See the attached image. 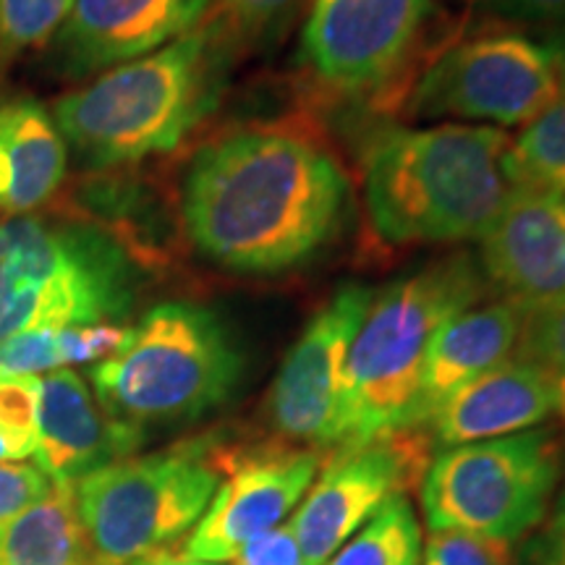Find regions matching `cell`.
<instances>
[{
  "label": "cell",
  "instance_id": "1",
  "mask_svg": "<svg viewBox=\"0 0 565 565\" xmlns=\"http://www.w3.org/2000/svg\"><path fill=\"white\" fill-rule=\"evenodd\" d=\"M349 179L294 126L254 124L210 139L181 183L194 249L233 273L275 275L315 257L341 231Z\"/></svg>",
  "mask_w": 565,
  "mask_h": 565
},
{
  "label": "cell",
  "instance_id": "2",
  "mask_svg": "<svg viewBox=\"0 0 565 565\" xmlns=\"http://www.w3.org/2000/svg\"><path fill=\"white\" fill-rule=\"evenodd\" d=\"M233 40L225 19L210 17L171 45L63 95L53 118L66 147L103 171L179 150L221 103Z\"/></svg>",
  "mask_w": 565,
  "mask_h": 565
},
{
  "label": "cell",
  "instance_id": "3",
  "mask_svg": "<svg viewBox=\"0 0 565 565\" xmlns=\"http://www.w3.org/2000/svg\"><path fill=\"white\" fill-rule=\"evenodd\" d=\"M503 129L437 124L387 129L364 152L372 231L393 246L482 238L519 192Z\"/></svg>",
  "mask_w": 565,
  "mask_h": 565
},
{
  "label": "cell",
  "instance_id": "4",
  "mask_svg": "<svg viewBox=\"0 0 565 565\" xmlns=\"http://www.w3.org/2000/svg\"><path fill=\"white\" fill-rule=\"evenodd\" d=\"M482 294L466 257L437 263L374 294L345 362L333 445L353 450L398 433H414L429 343L440 324Z\"/></svg>",
  "mask_w": 565,
  "mask_h": 565
},
{
  "label": "cell",
  "instance_id": "5",
  "mask_svg": "<svg viewBox=\"0 0 565 565\" xmlns=\"http://www.w3.org/2000/svg\"><path fill=\"white\" fill-rule=\"evenodd\" d=\"M137 296L126 244L97 223L30 212L0 223V341L116 324Z\"/></svg>",
  "mask_w": 565,
  "mask_h": 565
},
{
  "label": "cell",
  "instance_id": "6",
  "mask_svg": "<svg viewBox=\"0 0 565 565\" xmlns=\"http://www.w3.org/2000/svg\"><path fill=\"white\" fill-rule=\"evenodd\" d=\"M242 377V353L212 309L166 301L126 328L124 343L89 372L105 412L147 427L200 419L223 406Z\"/></svg>",
  "mask_w": 565,
  "mask_h": 565
},
{
  "label": "cell",
  "instance_id": "7",
  "mask_svg": "<svg viewBox=\"0 0 565 565\" xmlns=\"http://www.w3.org/2000/svg\"><path fill=\"white\" fill-rule=\"evenodd\" d=\"M210 437L103 466L74 484L87 565H134L192 532L221 484Z\"/></svg>",
  "mask_w": 565,
  "mask_h": 565
},
{
  "label": "cell",
  "instance_id": "8",
  "mask_svg": "<svg viewBox=\"0 0 565 565\" xmlns=\"http://www.w3.org/2000/svg\"><path fill=\"white\" fill-rule=\"evenodd\" d=\"M561 477V448L547 429L445 448L424 471L429 529L521 540L547 515Z\"/></svg>",
  "mask_w": 565,
  "mask_h": 565
},
{
  "label": "cell",
  "instance_id": "9",
  "mask_svg": "<svg viewBox=\"0 0 565 565\" xmlns=\"http://www.w3.org/2000/svg\"><path fill=\"white\" fill-rule=\"evenodd\" d=\"M565 92L555 45L492 32L458 42L416 82L412 116L458 118L471 126H524Z\"/></svg>",
  "mask_w": 565,
  "mask_h": 565
},
{
  "label": "cell",
  "instance_id": "10",
  "mask_svg": "<svg viewBox=\"0 0 565 565\" xmlns=\"http://www.w3.org/2000/svg\"><path fill=\"white\" fill-rule=\"evenodd\" d=\"M433 17L435 0H312L301 61L335 95H385L408 68Z\"/></svg>",
  "mask_w": 565,
  "mask_h": 565
},
{
  "label": "cell",
  "instance_id": "11",
  "mask_svg": "<svg viewBox=\"0 0 565 565\" xmlns=\"http://www.w3.org/2000/svg\"><path fill=\"white\" fill-rule=\"evenodd\" d=\"M322 458L315 448L267 443L217 450L221 484L183 545L194 563H233L259 534L280 526L315 482Z\"/></svg>",
  "mask_w": 565,
  "mask_h": 565
},
{
  "label": "cell",
  "instance_id": "12",
  "mask_svg": "<svg viewBox=\"0 0 565 565\" xmlns=\"http://www.w3.org/2000/svg\"><path fill=\"white\" fill-rule=\"evenodd\" d=\"M427 471V445L416 433L338 450L299 511L288 521L303 565H324L387 500L406 494Z\"/></svg>",
  "mask_w": 565,
  "mask_h": 565
},
{
  "label": "cell",
  "instance_id": "13",
  "mask_svg": "<svg viewBox=\"0 0 565 565\" xmlns=\"http://www.w3.org/2000/svg\"><path fill=\"white\" fill-rule=\"evenodd\" d=\"M372 299L366 286L338 288L288 351L270 391V419L288 443L333 445L345 362Z\"/></svg>",
  "mask_w": 565,
  "mask_h": 565
},
{
  "label": "cell",
  "instance_id": "14",
  "mask_svg": "<svg viewBox=\"0 0 565 565\" xmlns=\"http://www.w3.org/2000/svg\"><path fill=\"white\" fill-rule=\"evenodd\" d=\"M217 0H74L47 45L51 66L66 79L103 74L145 58L194 32Z\"/></svg>",
  "mask_w": 565,
  "mask_h": 565
},
{
  "label": "cell",
  "instance_id": "15",
  "mask_svg": "<svg viewBox=\"0 0 565 565\" xmlns=\"http://www.w3.org/2000/svg\"><path fill=\"white\" fill-rule=\"evenodd\" d=\"M479 242L484 275L508 301L565 299V196L519 189Z\"/></svg>",
  "mask_w": 565,
  "mask_h": 565
},
{
  "label": "cell",
  "instance_id": "16",
  "mask_svg": "<svg viewBox=\"0 0 565 565\" xmlns=\"http://www.w3.org/2000/svg\"><path fill=\"white\" fill-rule=\"evenodd\" d=\"M145 433L105 412L87 380L55 370L40 387V448L34 463L55 484L74 487L92 471L129 458Z\"/></svg>",
  "mask_w": 565,
  "mask_h": 565
},
{
  "label": "cell",
  "instance_id": "17",
  "mask_svg": "<svg viewBox=\"0 0 565 565\" xmlns=\"http://www.w3.org/2000/svg\"><path fill=\"white\" fill-rule=\"evenodd\" d=\"M521 324L524 307L508 299L466 307L440 324L424 364L412 422L414 433L429 424L450 395L513 356Z\"/></svg>",
  "mask_w": 565,
  "mask_h": 565
},
{
  "label": "cell",
  "instance_id": "18",
  "mask_svg": "<svg viewBox=\"0 0 565 565\" xmlns=\"http://www.w3.org/2000/svg\"><path fill=\"white\" fill-rule=\"evenodd\" d=\"M550 414H555V398L547 380L524 359L511 356L450 395L429 427L437 448H456L526 433Z\"/></svg>",
  "mask_w": 565,
  "mask_h": 565
},
{
  "label": "cell",
  "instance_id": "19",
  "mask_svg": "<svg viewBox=\"0 0 565 565\" xmlns=\"http://www.w3.org/2000/svg\"><path fill=\"white\" fill-rule=\"evenodd\" d=\"M68 147L55 118L32 95H0V212L30 215L58 194Z\"/></svg>",
  "mask_w": 565,
  "mask_h": 565
},
{
  "label": "cell",
  "instance_id": "20",
  "mask_svg": "<svg viewBox=\"0 0 565 565\" xmlns=\"http://www.w3.org/2000/svg\"><path fill=\"white\" fill-rule=\"evenodd\" d=\"M0 565H87L74 487L55 484L0 529Z\"/></svg>",
  "mask_w": 565,
  "mask_h": 565
},
{
  "label": "cell",
  "instance_id": "21",
  "mask_svg": "<svg viewBox=\"0 0 565 565\" xmlns=\"http://www.w3.org/2000/svg\"><path fill=\"white\" fill-rule=\"evenodd\" d=\"M422 529L406 494L387 500L377 513L328 557L324 565H419Z\"/></svg>",
  "mask_w": 565,
  "mask_h": 565
},
{
  "label": "cell",
  "instance_id": "22",
  "mask_svg": "<svg viewBox=\"0 0 565 565\" xmlns=\"http://www.w3.org/2000/svg\"><path fill=\"white\" fill-rule=\"evenodd\" d=\"M508 166L519 189L565 196V92L511 139Z\"/></svg>",
  "mask_w": 565,
  "mask_h": 565
},
{
  "label": "cell",
  "instance_id": "23",
  "mask_svg": "<svg viewBox=\"0 0 565 565\" xmlns=\"http://www.w3.org/2000/svg\"><path fill=\"white\" fill-rule=\"evenodd\" d=\"M513 356L524 359L547 380L555 414L565 419V299L524 309V324Z\"/></svg>",
  "mask_w": 565,
  "mask_h": 565
},
{
  "label": "cell",
  "instance_id": "24",
  "mask_svg": "<svg viewBox=\"0 0 565 565\" xmlns=\"http://www.w3.org/2000/svg\"><path fill=\"white\" fill-rule=\"evenodd\" d=\"M42 377H0V463H24L40 448Z\"/></svg>",
  "mask_w": 565,
  "mask_h": 565
},
{
  "label": "cell",
  "instance_id": "25",
  "mask_svg": "<svg viewBox=\"0 0 565 565\" xmlns=\"http://www.w3.org/2000/svg\"><path fill=\"white\" fill-rule=\"evenodd\" d=\"M74 0H0V71L51 45Z\"/></svg>",
  "mask_w": 565,
  "mask_h": 565
},
{
  "label": "cell",
  "instance_id": "26",
  "mask_svg": "<svg viewBox=\"0 0 565 565\" xmlns=\"http://www.w3.org/2000/svg\"><path fill=\"white\" fill-rule=\"evenodd\" d=\"M221 17L231 26L233 38L254 45H270L282 40L299 19L303 0H217Z\"/></svg>",
  "mask_w": 565,
  "mask_h": 565
},
{
  "label": "cell",
  "instance_id": "27",
  "mask_svg": "<svg viewBox=\"0 0 565 565\" xmlns=\"http://www.w3.org/2000/svg\"><path fill=\"white\" fill-rule=\"evenodd\" d=\"M66 370L61 349V330H30L0 341V377Z\"/></svg>",
  "mask_w": 565,
  "mask_h": 565
},
{
  "label": "cell",
  "instance_id": "28",
  "mask_svg": "<svg viewBox=\"0 0 565 565\" xmlns=\"http://www.w3.org/2000/svg\"><path fill=\"white\" fill-rule=\"evenodd\" d=\"M419 565H511V550L508 542L435 529Z\"/></svg>",
  "mask_w": 565,
  "mask_h": 565
},
{
  "label": "cell",
  "instance_id": "29",
  "mask_svg": "<svg viewBox=\"0 0 565 565\" xmlns=\"http://www.w3.org/2000/svg\"><path fill=\"white\" fill-rule=\"evenodd\" d=\"M55 482L38 463H0V529L38 503Z\"/></svg>",
  "mask_w": 565,
  "mask_h": 565
},
{
  "label": "cell",
  "instance_id": "30",
  "mask_svg": "<svg viewBox=\"0 0 565 565\" xmlns=\"http://www.w3.org/2000/svg\"><path fill=\"white\" fill-rule=\"evenodd\" d=\"M233 565H303L301 547L296 542L291 524H280L259 534L233 557Z\"/></svg>",
  "mask_w": 565,
  "mask_h": 565
},
{
  "label": "cell",
  "instance_id": "31",
  "mask_svg": "<svg viewBox=\"0 0 565 565\" xmlns=\"http://www.w3.org/2000/svg\"><path fill=\"white\" fill-rule=\"evenodd\" d=\"M529 563L532 565H565V487L557 494V503L550 513V521L536 534L529 547Z\"/></svg>",
  "mask_w": 565,
  "mask_h": 565
},
{
  "label": "cell",
  "instance_id": "32",
  "mask_svg": "<svg viewBox=\"0 0 565 565\" xmlns=\"http://www.w3.org/2000/svg\"><path fill=\"white\" fill-rule=\"evenodd\" d=\"M500 17L526 24H550L565 21V0H484Z\"/></svg>",
  "mask_w": 565,
  "mask_h": 565
},
{
  "label": "cell",
  "instance_id": "33",
  "mask_svg": "<svg viewBox=\"0 0 565 565\" xmlns=\"http://www.w3.org/2000/svg\"><path fill=\"white\" fill-rule=\"evenodd\" d=\"M134 565H207V563H194V561H186L183 555H173L168 553V550H162V553H154L150 557H141Z\"/></svg>",
  "mask_w": 565,
  "mask_h": 565
},
{
  "label": "cell",
  "instance_id": "34",
  "mask_svg": "<svg viewBox=\"0 0 565 565\" xmlns=\"http://www.w3.org/2000/svg\"><path fill=\"white\" fill-rule=\"evenodd\" d=\"M555 51H557V55H561V66H563V76H565V34L561 38V42L555 45Z\"/></svg>",
  "mask_w": 565,
  "mask_h": 565
},
{
  "label": "cell",
  "instance_id": "35",
  "mask_svg": "<svg viewBox=\"0 0 565 565\" xmlns=\"http://www.w3.org/2000/svg\"><path fill=\"white\" fill-rule=\"evenodd\" d=\"M207 565H212V563H207Z\"/></svg>",
  "mask_w": 565,
  "mask_h": 565
}]
</instances>
